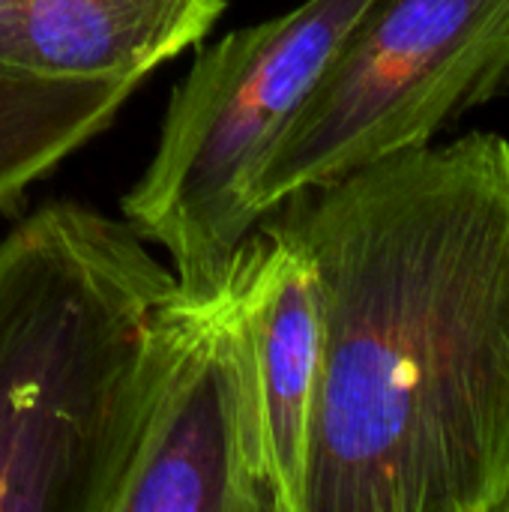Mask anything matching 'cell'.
Returning <instances> with one entry per match:
<instances>
[{
    "label": "cell",
    "instance_id": "cell-1",
    "mask_svg": "<svg viewBox=\"0 0 509 512\" xmlns=\"http://www.w3.org/2000/svg\"><path fill=\"white\" fill-rule=\"evenodd\" d=\"M321 297L303 512H509V138L288 198Z\"/></svg>",
    "mask_w": 509,
    "mask_h": 512
},
{
    "label": "cell",
    "instance_id": "cell-2",
    "mask_svg": "<svg viewBox=\"0 0 509 512\" xmlns=\"http://www.w3.org/2000/svg\"><path fill=\"white\" fill-rule=\"evenodd\" d=\"M189 294L144 237L60 201L0 240V512H111Z\"/></svg>",
    "mask_w": 509,
    "mask_h": 512
},
{
    "label": "cell",
    "instance_id": "cell-3",
    "mask_svg": "<svg viewBox=\"0 0 509 512\" xmlns=\"http://www.w3.org/2000/svg\"><path fill=\"white\" fill-rule=\"evenodd\" d=\"M369 0H303L231 30L171 93L156 153L123 198L126 222L174 258L186 294H213L258 219L249 180Z\"/></svg>",
    "mask_w": 509,
    "mask_h": 512
},
{
    "label": "cell",
    "instance_id": "cell-4",
    "mask_svg": "<svg viewBox=\"0 0 509 512\" xmlns=\"http://www.w3.org/2000/svg\"><path fill=\"white\" fill-rule=\"evenodd\" d=\"M507 90L509 0H369L261 156L246 207L261 222Z\"/></svg>",
    "mask_w": 509,
    "mask_h": 512
},
{
    "label": "cell",
    "instance_id": "cell-5",
    "mask_svg": "<svg viewBox=\"0 0 509 512\" xmlns=\"http://www.w3.org/2000/svg\"><path fill=\"white\" fill-rule=\"evenodd\" d=\"M111 512H270L231 270L189 294Z\"/></svg>",
    "mask_w": 509,
    "mask_h": 512
},
{
    "label": "cell",
    "instance_id": "cell-6",
    "mask_svg": "<svg viewBox=\"0 0 509 512\" xmlns=\"http://www.w3.org/2000/svg\"><path fill=\"white\" fill-rule=\"evenodd\" d=\"M231 285L267 504L303 512L324 354L318 279L303 243L273 219L237 249Z\"/></svg>",
    "mask_w": 509,
    "mask_h": 512
},
{
    "label": "cell",
    "instance_id": "cell-7",
    "mask_svg": "<svg viewBox=\"0 0 509 512\" xmlns=\"http://www.w3.org/2000/svg\"><path fill=\"white\" fill-rule=\"evenodd\" d=\"M228 0H0V69L135 78L195 45Z\"/></svg>",
    "mask_w": 509,
    "mask_h": 512
},
{
    "label": "cell",
    "instance_id": "cell-8",
    "mask_svg": "<svg viewBox=\"0 0 509 512\" xmlns=\"http://www.w3.org/2000/svg\"><path fill=\"white\" fill-rule=\"evenodd\" d=\"M135 78H39L0 69V210L96 138Z\"/></svg>",
    "mask_w": 509,
    "mask_h": 512
}]
</instances>
